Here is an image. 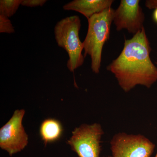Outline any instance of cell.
I'll return each mask as SVG.
<instances>
[{"label":"cell","instance_id":"obj_7","mask_svg":"<svg viewBox=\"0 0 157 157\" xmlns=\"http://www.w3.org/2000/svg\"><path fill=\"white\" fill-rule=\"evenodd\" d=\"M139 0H121L113 13V21L117 31L126 29L135 35L143 28L145 15Z\"/></svg>","mask_w":157,"mask_h":157},{"label":"cell","instance_id":"obj_4","mask_svg":"<svg viewBox=\"0 0 157 157\" xmlns=\"http://www.w3.org/2000/svg\"><path fill=\"white\" fill-rule=\"evenodd\" d=\"M104 134L100 124H83L74 129L67 143L79 157H100Z\"/></svg>","mask_w":157,"mask_h":157},{"label":"cell","instance_id":"obj_8","mask_svg":"<svg viewBox=\"0 0 157 157\" xmlns=\"http://www.w3.org/2000/svg\"><path fill=\"white\" fill-rule=\"evenodd\" d=\"M113 2V0H74L64 5L63 9L79 12L88 20L94 14L111 8Z\"/></svg>","mask_w":157,"mask_h":157},{"label":"cell","instance_id":"obj_14","mask_svg":"<svg viewBox=\"0 0 157 157\" xmlns=\"http://www.w3.org/2000/svg\"><path fill=\"white\" fill-rule=\"evenodd\" d=\"M152 18L154 21L157 24V7L154 9L152 14Z\"/></svg>","mask_w":157,"mask_h":157},{"label":"cell","instance_id":"obj_13","mask_svg":"<svg viewBox=\"0 0 157 157\" xmlns=\"http://www.w3.org/2000/svg\"><path fill=\"white\" fill-rule=\"evenodd\" d=\"M145 6L149 9H154L157 7V0H147Z\"/></svg>","mask_w":157,"mask_h":157},{"label":"cell","instance_id":"obj_9","mask_svg":"<svg viewBox=\"0 0 157 157\" xmlns=\"http://www.w3.org/2000/svg\"><path fill=\"white\" fill-rule=\"evenodd\" d=\"M63 133L61 123L55 119L48 118L43 121L39 129L40 137L45 146L48 144L58 140Z\"/></svg>","mask_w":157,"mask_h":157},{"label":"cell","instance_id":"obj_6","mask_svg":"<svg viewBox=\"0 0 157 157\" xmlns=\"http://www.w3.org/2000/svg\"><path fill=\"white\" fill-rule=\"evenodd\" d=\"M25 114L24 109L15 110L0 129V147L11 156L23 150L28 143V136L22 124Z\"/></svg>","mask_w":157,"mask_h":157},{"label":"cell","instance_id":"obj_17","mask_svg":"<svg viewBox=\"0 0 157 157\" xmlns=\"http://www.w3.org/2000/svg\"></svg>","mask_w":157,"mask_h":157},{"label":"cell","instance_id":"obj_5","mask_svg":"<svg viewBox=\"0 0 157 157\" xmlns=\"http://www.w3.org/2000/svg\"><path fill=\"white\" fill-rule=\"evenodd\" d=\"M113 157H151L155 144L141 135L120 133L110 142Z\"/></svg>","mask_w":157,"mask_h":157},{"label":"cell","instance_id":"obj_2","mask_svg":"<svg viewBox=\"0 0 157 157\" xmlns=\"http://www.w3.org/2000/svg\"><path fill=\"white\" fill-rule=\"evenodd\" d=\"M114 10L107 9L94 14L88 19V29L83 41L84 57L90 56L91 69L98 73L101 69L102 51L105 43L109 40Z\"/></svg>","mask_w":157,"mask_h":157},{"label":"cell","instance_id":"obj_1","mask_svg":"<svg viewBox=\"0 0 157 157\" xmlns=\"http://www.w3.org/2000/svg\"><path fill=\"white\" fill-rule=\"evenodd\" d=\"M150 43L144 27L132 39H125L120 55L107 66L124 91L137 85L150 88L157 81V68L150 57Z\"/></svg>","mask_w":157,"mask_h":157},{"label":"cell","instance_id":"obj_16","mask_svg":"<svg viewBox=\"0 0 157 157\" xmlns=\"http://www.w3.org/2000/svg\"></svg>","mask_w":157,"mask_h":157},{"label":"cell","instance_id":"obj_12","mask_svg":"<svg viewBox=\"0 0 157 157\" xmlns=\"http://www.w3.org/2000/svg\"><path fill=\"white\" fill-rule=\"evenodd\" d=\"M46 2V0H22L21 6L31 8L42 7Z\"/></svg>","mask_w":157,"mask_h":157},{"label":"cell","instance_id":"obj_3","mask_svg":"<svg viewBox=\"0 0 157 157\" xmlns=\"http://www.w3.org/2000/svg\"><path fill=\"white\" fill-rule=\"evenodd\" d=\"M81 20L77 15L66 17L57 23L54 27L55 38L59 47L63 48L69 56L67 67L73 72L84 62V44L79 38Z\"/></svg>","mask_w":157,"mask_h":157},{"label":"cell","instance_id":"obj_11","mask_svg":"<svg viewBox=\"0 0 157 157\" xmlns=\"http://www.w3.org/2000/svg\"><path fill=\"white\" fill-rule=\"evenodd\" d=\"M14 32V27L9 17L0 14V33L12 34Z\"/></svg>","mask_w":157,"mask_h":157},{"label":"cell","instance_id":"obj_15","mask_svg":"<svg viewBox=\"0 0 157 157\" xmlns=\"http://www.w3.org/2000/svg\"><path fill=\"white\" fill-rule=\"evenodd\" d=\"M155 157H157V153L156 155L155 156Z\"/></svg>","mask_w":157,"mask_h":157},{"label":"cell","instance_id":"obj_10","mask_svg":"<svg viewBox=\"0 0 157 157\" xmlns=\"http://www.w3.org/2000/svg\"><path fill=\"white\" fill-rule=\"evenodd\" d=\"M22 0H1L0 14L6 17H12L17 12Z\"/></svg>","mask_w":157,"mask_h":157}]
</instances>
